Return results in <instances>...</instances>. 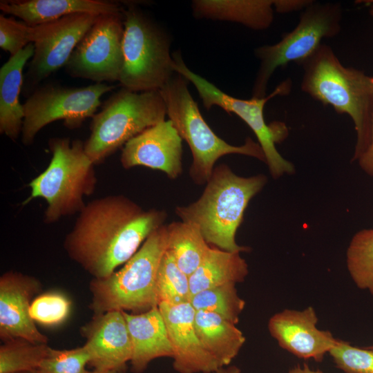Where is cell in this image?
<instances>
[{
    "label": "cell",
    "mask_w": 373,
    "mask_h": 373,
    "mask_svg": "<svg viewBox=\"0 0 373 373\" xmlns=\"http://www.w3.org/2000/svg\"><path fill=\"white\" fill-rule=\"evenodd\" d=\"M166 218L165 211L144 210L123 195L102 197L79 213L64 248L93 278H105L124 265Z\"/></svg>",
    "instance_id": "1"
},
{
    "label": "cell",
    "mask_w": 373,
    "mask_h": 373,
    "mask_svg": "<svg viewBox=\"0 0 373 373\" xmlns=\"http://www.w3.org/2000/svg\"><path fill=\"white\" fill-rule=\"evenodd\" d=\"M267 182L263 174L242 177L227 164L218 165L202 195L187 206L177 207L175 213L182 221L198 226L208 244L227 251H248V247L236 242V232L250 200Z\"/></svg>",
    "instance_id": "2"
},
{
    "label": "cell",
    "mask_w": 373,
    "mask_h": 373,
    "mask_svg": "<svg viewBox=\"0 0 373 373\" xmlns=\"http://www.w3.org/2000/svg\"><path fill=\"white\" fill-rule=\"evenodd\" d=\"M300 65L303 92L331 106L336 113L348 115L356 132L355 147L359 146L365 137L373 106L372 77L344 66L332 48L323 44Z\"/></svg>",
    "instance_id": "3"
},
{
    "label": "cell",
    "mask_w": 373,
    "mask_h": 373,
    "mask_svg": "<svg viewBox=\"0 0 373 373\" xmlns=\"http://www.w3.org/2000/svg\"><path fill=\"white\" fill-rule=\"evenodd\" d=\"M48 146L52 154L50 163L29 182L30 194L23 204L35 198L44 199L47 206L44 221L52 224L79 213L86 205L84 197L94 193L97 180L84 142L53 137Z\"/></svg>",
    "instance_id": "4"
},
{
    "label": "cell",
    "mask_w": 373,
    "mask_h": 373,
    "mask_svg": "<svg viewBox=\"0 0 373 373\" xmlns=\"http://www.w3.org/2000/svg\"><path fill=\"white\" fill-rule=\"evenodd\" d=\"M166 244L167 228L163 224L121 269L105 278H92L89 308L93 314L111 311L140 314L158 307L156 278Z\"/></svg>",
    "instance_id": "5"
},
{
    "label": "cell",
    "mask_w": 373,
    "mask_h": 373,
    "mask_svg": "<svg viewBox=\"0 0 373 373\" xmlns=\"http://www.w3.org/2000/svg\"><path fill=\"white\" fill-rule=\"evenodd\" d=\"M189 83L176 73L160 91L169 119L191 151L193 160L189 169L191 180L198 185L207 183L217 160L229 154L250 156L265 163L261 146L251 137H247L241 146H233L213 132L190 94Z\"/></svg>",
    "instance_id": "6"
},
{
    "label": "cell",
    "mask_w": 373,
    "mask_h": 373,
    "mask_svg": "<svg viewBox=\"0 0 373 373\" xmlns=\"http://www.w3.org/2000/svg\"><path fill=\"white\" fill-rule=\"evenodd\" d=\"M166 105L160 90L115 92L95 113L84 150L95 165L146 129L165 120Z\"/></svg>",
    "instance_id": "7"
},
{
    "label": "cell",
    "mask_w": 373,
    "mask_h": 373,
    "mask_svg": "<svg viewBox=\"0 0 373 373\" xmlns=\"http://www.w3.org/2000/svg\"><path fill=\"white\" fill-rule=\"evenodd\" d=\"M122 88L160 90L176 73L168 35L134 5L124 9Z\"/></svg>",
    "instance_id": "8"
},
{
    "label": "cell",
    "mask_w": 373,
    "mask_h": 373,
    "mask_svg": "<svg viewBox=\"0 0 373 373\" xmlns=\"http://www.w3.org/2000/svg\"><path fill=\"white\" fill-rule=\"evenodd\" d=\"M172 56L175 73L193 84L207 110L214 106H219L228 113L238 115L252 130L263 151L265 164L273 178L278 179L284 175H291L295 172L293 163L284 158L276 146L288 136L289 131L286 124L281 122H274L267 124L264 117V108L268 100L277 95H285L290 92V79L283 82L269 96L262 98L252 97L249 99H238L227 95L213 84L191 70L179 51L174 52Z\"/></svg>",
    "instance_id": "9"
},
{
    "label": "cell",
    "mask_w": 373,
    "mask_h": 373,
    "mask_svg": "<svg viewBox=\"0 0 373 373\" xmlns=\"http://www.w3.org/2000/svg\"><path fill=\"white\" fill-rule=\"evenodd\" d=\"M342 8L339 3L312 1L301 13L298 23L274 45L255 49L260 61L252 97H266L269 81L275 70L291 61L300 64L312 55L323 38L336 36L341 31Z\"/></svg>",
    "instance_id": "10"
},
{
    "label": "cell",
    "mask_w": 373,
    "mask_h": 373,
    "mask_svg": "<svg viewBox=\"0 0 373 373\" xmlns=\"http://www.w3.org/2000/svg\"><path fill=\"white\" fill-rule=\"evenodd\" d=\"M115 88L95 83L79 88L48 84L37 88L23 104L22 143L31 144L44 127L57 120H63L70 129L79 127L95 115L102 95Z\"/></svg>",
    "instance_id": "11"
},
{
    "label": "cell",
    "mask_w": 373,
    "mask_h": 373,
    "mask_svg": "<svg viewBox=\"0 0 373 373\" xmlns=\"http://www.w3.org/2000/svg\"><path fill=\"white\" fill-rule=\"evenodd\" d=\"M123 13L99 15L67 61L68 75L96 83L119 81L123 66Z\"/></svg>",
    "instance_id": "12"
},
{
    "label": "cell",
    "mask_w": 373,
    "mask_h": 373,
    "mask_svg": "<svg viewBox=\"0 0 373 373\" xmlns=\"http://www.w3.org/2000/svg\"><path fill=\"white\" fill-rule=\"evenodd\" d=\"M97 17L77 13L33 26L32 42L35 50L26 73V86L33 88L65 66Z\"/></svg>",
    "instance_id": "13"
},
{
    "label": "cell",
    "mask_w": 373,
    "mask_h": 373,
    "mask_svg": "<svg viewBox=\"0 0 373 373\" xmlns=\"http://www.w3.org/2000/svg\"><path fill=\"white\" fill-rule=\"evenodd\" d=\"M41 283L35 277L14 271L0 277V338L3 341L22 339L48 344V337L39 332L30 310Z\"/></svg>",
    "instance_id": "14"
},
{
    "label": "cell",
    "mask_w": 373,
    "mask_h": 373,
    "mask_svg": "<svg viewBox=\"0 0 373 373\" xmlns=\"http://www.w3.org/2000/svg\"><path fill=\"white\" fill-rule=\"evenodd\" d=\"M182 140L172 122L164 120L125 144L121 164L125 169L146 166L176 179L182 173Z\"/></svg>",
    "instance_id": "15"
},
{
    "label": "cell",
    "mask_w": 373,
    "mask_h": 373,
    "mask_svg": "<svg viewBox=\"0 0 373 373\" xmlns=\"http://www.w3.org/2000/svg\"><path fill=\"white\" fill-rule=\"evenodd\" d=\"M318 321L311 306L303 310L285 309L269 318L268 330L283 350L299 358L321 362L338 338L329 331L318 329Z\"/></svg>",
    "instance_id": "16"
},
{
    "label": "cell",
    "mask_w": 373,
    "mask_h": 373,
    "mask_svg": "<svg viewBox=\"0 0 373 373\" xmlns=\"http://www.w3.org/2000/svg\"><path fill=\"white\" fill-rule=\"evenodd\" d=\"M89 355V365L96 370L126 366L132 358V343L123 312L93 315L80 328Z\"/></svg>",
    "instance_id": "17"
},
{
    "label": "cell",
    "mask_w": 373,
    "mask_h": 373,
    "mask_svg": "<svg viewBox=\"0 0 373 373\" xmlns=\"http://www.w3.org/2000/svg\"><path fill=\"white\" fill-rule=\"evenodd\" d=\"M172 346L173 367L178 373H212L221 368L206 352L197 335L195 310L190 303L180 305L160 303Z\"/></svg>",
    "instance_id": "18"
},
{
    "label": "cell",
    "mask_w": 373,
    "mask_h": 373,
    "mask_svg": "<svg viewBox=\"0 0 373 373\" xmlns=\"http://www.w3.org/2000/svg\"><path fill=\"white\" fill-rule=\"evenodd\" d=\"M123 313L132 343L130 363L134 373L143 372L155 358H173L166 326L158 307L140 314Z\"/></svg>",
    "instance_id": "19"
},
{
    "label": "cell",
    "mask_w": 373,
    "mask_h": 373,
    "mask_svg": "<svg viewBox=\"0 0 373 373\" xmlns=\"http://www.w3.org/2000/svg\"><path fill=\"white\" fill-rule=\"evenodd\" d=\"M119 3L102 0H10L1 1L0 10L35 26L64 17L88 13L94 15L123 13Z\"/></svg>",
    "instance_id": "20"
},
{
    "label": "cell",
    "mask_w": 373,
    "mask_h": 373,
    "mask_svg": "<svg viewBox=\"0 0 373 373\" xmlns=\"http://www.w3.org/2000/svg\"><path fill=\"white\" fill-rule=\"evenodd\" d=\"M33 43L12 56L0 68V133L15 141L21 134L24 113L19 102L23 70L34 55Z\"/></svg>",
    "instance_id": "21"
},
{
    "label": "cell",
    "mask_w": 373,
    "mask_h": 373,
    "mask_svg": "<svg viewBox=\"0 0 373 373\" xmlns=\"http://www.w3.org/2000/svg\"><path fill=\"white\" fill-rule=\"evenodd\" d=\"M275 3L276 0H194L191 10L197 19L235 22L263 30L272 23Z\"/></svg>",
    "instance_id": "22"
},
{
    "label": "cell",
    "mask_w": 373,
    "mask_h": 373,
    "mask_svg": "<svg viewBox=\"0 0 373 373\" xmlns=\"http://www.w3.org/2000/svg\"><path fill=\"white\" fill-rule=\"evenodd\" d=\"M194 325L202 345L220 367L231 363L246 341L236 324L214 313L195 311Z\"/></svg>",
    "instance_id": "23"
},
{
    "label": "cell",
    "mask_w": 373,
    "mask_h": 373,
    "mask_svg": "<svg viewBox=\"0 0 373 373\" xmlns=\"http://www.w3.org/2000/svg\"><path fill=\"white\" fill-rule=\"evenodd\" d=\"M248 274V264L240 252L211 247L199 267L189 276L191 296L209 288L242 283Z\"/></svg>",
    "instance_id": "24"
},
{
    "label": "cell",
    "mask_w": 373,
    "mask_h": 373,
    "mask_svg": "<svg viewBox=\"0 0 373 373\" xmlns=\"http://www.w3.org/2000/svg\"><path fill=\"white\" fill-rule=\"evenodd\" d=\"M166 251L180 269L189 276L203 261L211 247L200 228L192 223L173 222L166 225Z\"/></svg>",
    "instance_id": "25"
},
{
    "label": "cell",
    "mask_w": 373,
    "mask_h": 373,
    "mask_svg": "<svg viewBox=\"0 0 373 373\" xmlns=\"http://www.w3.org/2000/svg\"><path fill=\"white\" fill-rule=\"evenodd\" d=\"M346 265L356 286L373 296V228L358 231L346 251Z\"/></svg>",
    "instance_id": "26"
},
{
    "label": "cell",
    "mask_w": 373,
    "mask_h": 373,
    "mask_svg": "<svg viewBox=\"0 0 373 373\" xmlns=\"http://www.w3.org/2000/svg\"><path fill=\"white\" fill-rule=\"evenodd\" d=\"M236 285L227 283L199 291L191 296L190 304L195 311L214 313L236 325L246 303Z\"/></svg>",
    "instance_id": "27"
},
{
    "label": "cell",
    "mask_w": 373,
    "mask_h": 373,
    "mask_svg": "<svg viewBox=\"0 0 373 373\" xmlns=\"http://www.w3.org/2000/svg\"><path fill=\"white\" fill-rule=\"evenodd\" d=\"M50 347L22 339L3 342L0 347V373H18L39 370Z\"/></svg>",
    "instance_id": "28"
},
{
    "label": "cell",
    "mask_w": 373,
    "mask_h": 373,
    "mask_svg": "<svg viewBox=\"0 0 373 373\" xmlns=\"http://www.w3.org/2000/svg\"><path fill=\"white\" fill-rule=\"evenodd\" d=\"M156 295L160 303L180 305L190 303L191 293L189 276L177 265L166 251L157 270Z\"/></svg>",
    "instance_id": "29"
},
{
    "label": "cell",
    "mask_w": 373,
    "mask_h": 373,
    "mask_svg": "<svg viewBox=\"0 0 373 373\" xmlns=\"http://www.w3.org/2000/svg\"><path fill=\"white\" fill-rule=\"evenodd\" d=\"M71 301L59 291L41 294L33 299L30 306V316L37 323L45 326H57L69 316Z\"/></svg>",
    "instance_id": "30"
},
{
    "label": "cell",
    "mask_w": 373,
    "mask_h": 373,
    "mask_svg": "<svg viewBox=\"0 0 373 373\" xmlns=\"http://www.w3.org/2000/svg\"><path fill=\"white\" fill-rule=\"evenodd\" d=\"M329 354L336 367L345 373H373V350L367 347H355L338 339Z\"/></svg>",
    "instance_id": "31"
},
{
    "label": "cell",
    "mask_w": 373,
    "mask_h": 373,
    "mask_svg": "<svg viewBox=\"0 0 373 373\" xmlns=\"http://www.w3.org/2000/svg\"><path fill=\"white\" fill-rule=\"evenodd\" d=\"M90 355L84 345L70 350H56L50 347L39 370L45 373H90Z\"/></svg>",
    "instance_id": "32"
},
{
    "label": "cell",
    "mask_w": 373,
    "mask_h": 373,
    "mask_svg": "<svg viewBox=\"0 0 373 373\" xmlns=\"http://www.w3.org/2000/svg\"><path fill=\"white\" fill-rule=\"evenodd\" d=\"M33 26L0 15V47L15 56L32 42Z\"/></svg>",
    "instance_id": "33"
},
{
    "label": "cell",
    "mask_w": 373,
    "mask_h": 373,
    "mask_svg": "<svg viewBox=\"0 0 373 373\" xmlns=\"http://www.w3.org/2000/svg\"><path fill=\"white\" fill-rule=\"evenodd\" d=\"M352 160L357 162L367 175L373 177V106L365 137L363 142L355 147Z\"/></svg>",
    "instance_id": "34"
},
{
    "label": "cell",
    "mask_w": 373,
    "mask_h": 373,
    "mask_svg": "<svg viewBox=\"0 0 373 373\" xmlns=\"http://www.w3.org/2000/svg\"><path fill=\"white\" fill-rule=\"evenodd\" d=\"M289 373H323L321 370H312L307 364H303V366L296 365L289 371Z\"/></svg>",
    "instance_id": "35"
},
{
    "label": "cell",
    "mask_w": 373,
    "mask_h": 373,
    "mask_svg": "<svg viewBox=\"0 0 373 373\" xmlns=\"http://www.w3.org/2000/svg\"><path fill=\"white\" fill-rule=\"evenodd\" d=\"M212 373H240V370L237 366L231 365L227 367H221Z\"/></svg>",
    "instance_id": "36"
},
{
    "label": "cell",
    "mask_w": 373,
    "mask_h": 373,
    "mask_svg": "<svg viewBox=\"0 0 373 373\" xmlns=\"http://www.w3.org/2000/svg\"><path fill=\"white\" fill-rule=\"evenodd\" d=\"M126 366L113 369V370H93V371H90V373H126Z\"/></svg>",
    "instance_id": "37"
},
{
    "label": "cell",
    "mask_w": 373,
    "mask_h": 373,
    "mask_svg": "<svg viewBox=\"0 0 373 373\" xmlns=\"http://www.w3.org/2000/svg\"><path fill=\"white\" fill-rule=\"evenodd\" d=\"M359 2H363L365 4L372 5L370 10V13L372 16H373V1H359ZM372 81L373 82V77L372 78Z\"/></svg>",
    "instance_id": "38"
},
{
    "label": "cell",
    "mask_w": 373,
    "mask_h": 373,
    "mask_svg": "<svg viewBox=\"0 0 373 373\" xmlns=\"http://www.w3.org/2000/svg\"><path fill=\"white\" fill-rule=\"evenodd\" d=\"M18 373H39V371L37 370L35 371L22 372H18Z\"/></svg>",
    "instance_id": "39"
},
{
    "label": "cell",
    "mask_w": 373,
    "mask_h": 373,
    "mask_svg": "<svg viewBox=\"0 0 373 373\" xmlns=\"http://www.w3.org/2000/svg\"><path fill=\"white\" fill-rule=\"evenodd\" d=\"M367 347L373 350V344L370 346H367Z\"/></svg>",
    "instance_id": "40"
},
{
    "label": "cell",
    "mask_w": 373,
    "mask_h": 373,
    "mask_svg": "<svg viewBox=\"0 0 373 373\" xmlns=\"http://www.w3.org/2000/svg\"><path fill=\"white\" fill-rule=\"evenodd\" d=\"M38 371H39V373H45V372H42V371H41L39 370H38Z\"/></svg>",
    "instance_id": "41"
}]
</instances>
